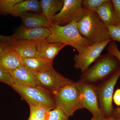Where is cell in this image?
<instances>
[{"label":"cell","instance_id":"cell-1","mask_svg":"<svg viewBox=\"0 0 120 120\" xmlns=\"http://www.w3.org/2000/svg\"><path fill=\"white\" fill-rule=\"evenodd\" d=\"M49 29L51 34L46 41L70 45L76 50L79 54L83 53L92 45L80 34L77 27V22H73L64 26L52 23Z\"/></svg>","mask_w":120,"mask_h":120},{"label":"cell","instance_id":"cell-2","mask_svg":"<svg viewBox=\"0 0 120 120\" xmlns=\"http://www.w3.org/2000/svg\"><path fill=\"white\" fill-rule=\"evenodd\" d=\"M77 26L80 34L92 45L112 41L108 28L95 11H86Z\"/></svg>","mask_w":120,"mask_h":120},{"label":"cell","instance_id":"cell-3","mask_svg":"<svg viewBox=\"0 0 120 120\" xmlns=\"http://www.w3.org/2000/svg\"><path fill=\"white\" fill-rule=\"evenodd\" d=\"M56 108L69 117L77 110L83 109L76 82L71 79L52 94Z\"/></svg>","mask_w":120,"mask_h":120},{"label":"cell","instance_id":"cell-4","mask_svg":"<svg viewBox=\"0 0 120 120\" xmlns=\"http://www.w3.org/2000/svg\"><path fill=\"white\" fill-rule=\"evenodd\" d=\"M120 68V60L108 52L101 55L92 67L82 73L80 80L90 84L102 81Z\"/></svg>","mask_w":120,"mask_h":120},{"label":"cell","instance_id":"cell-5","mask_svg":"<svg viewBox=\"0 0 120 120\" xmlns=\"http://www.w3.org/2000/svg\"><path fill=\"white\" fill-rule=\"evenodd\" d=\"M27 102L29 105H45L56 108L52 95L40 86H25L14 84L10 86Z\"/></svg>","mask_w":120,"mask_h":120},{"label":"cell","instance_id":"cell-6","mask_svg":"<svg viewBox=\"0 0 120 120\" xmlns=\"http://www.w3.org/2000/svg\"><path fill=\"white\" fill-rule=\"evenodd\" d=\"M120 77V68L97 86L99 106L104 117L112 116L114 109L112 103L114 90Z\"/></svg>","mask_w":120,"mask_h":120},{"label":"cell","instance_id":"cell-7","mask_svg":"<svg viewBox=\"0 0 120 120\" xmlns=\"http://www.w3.org/2000/svg\"><path fill=\"white\" fill-rule=\"evenodd\" d=\"M76 83L83 109L88 110L93 116L103 120L105 117L99 106L97 86L80 80Z\"/></svg>","mask_w":120,"mask_h":120},{"label":"cell","instance_id":"cell-8","mask_svg":"<svg viewBox=\"0 0 120 120\" xmlns=\"http://www.w3.org/2000/svg\"><path fill=\"white\" fill-rule=\"evenodd\" d=\"M82 2V0H64L63 8L53 17L52 23L64 26L79 22L86 12Z\"/></svg>","mask_w":120,"mask_h":120},{"label":"cell","instance_id":"cell-9","mask_svg":"<svg viewBox=\"0 0 120 120\" xmlns=\"http://www.w3.org/2000/svg\"><path fill=\"white\" fill-rule=\"evenodd\" d=\"M112 41L94 43L87 47L82 53L75 55L73 58L75 68L80 69L82 73L86 72L90 65L98 60L102 51Z\"/></svg>","mask_w":120,"mask_h":120},{"label":"cell","instance_id":"cell-10","mask_svg":"<svg viewBox=\"0 0 120 120\" xmlns=\"http://www.w3.org/2000/svg\"><path fill=\"white\" fill-rule=\"evenodd\" d=\"M36 76L39 86L52 94L69 79L58 73L53 68Z\"/></svg>","mask_w":120,"mask_h":120},{"label":"cell","instance_id":"cell-11","mask_svg":"<svg viewBox=\"0 0 120 120\" xmlns=\"http://www.w3.org/2000/svg\"><path fill=\"white\" fill-rule=\"evenodd\" d=\"M51 34L49 28L40 27L29 28L22 25L13 34L15 40L38 41L46 40Z\"/></svg>","mask_w":120,"mask_h":120},{"label":"cell","instance_id":"cell-12","mask_svg":"<svg viewBox=\"0 0 120 120\" xmlns=\"http://www.w3.org/2000/svg\"><path fill=\"white\" fill-rule=\"evenodd\" d=\"M38 57L53 63L59 52L67 45L60 43H52L46 40L35 42Z\"/></svg>","mask_w":120,"mask_h":120},{"label":"cell","instance_id":"cell-13","mask_svg":"<svg viewBox=\"0 0 120 120\" xmlns=\"http://www.w3.org/2000/svg\"><path fill=\"white\" fill-rule=\"evenodd\" d=\"M9 73L15 84L25 86H40L36 75L24 66L13 70Z\"/></svg>","mask_w":120,"mask_h":120},{"label":"cell","instance_id":"cell-14","mask_svg":"<svg viewBox=\"0 0 120 120\" xmlns=\"http://www.w3.org/2000/svg\"><path fill=\"white\" fill-rule=\"evenodd\" d=\"M23 66L22 58L9 46L0 56V67L9 73Z\"/></svg>","mask_w":120,"mask_h":120},{"label":"cell","instance_id":"cell-15","mask_svg":"<svg viewBox=\"0 0 120 120\" xmlns=\"http://www.w3.org/2000/svg\"><path fill=\"white\" fill-rule=\"evenodd\" d=\"M22 58L37 57V46L34 41L26 40H14L9 45Z\"/></svg>","mask_w":120,"mask_h":120},{"label":"cell","instance_id":"cell-16","mask_svg":"<svg viewBox=\"0 0 120 120\" xmlns=\"http://www.w3.org/2000/svg\"><path fill=\"white\" fill-rule=\"evenodd\" d=\"M95 11L107 27L119 24L116 18L112 1H107L97 8Z\"/></svg>","mask_w":120,"mask_h":120},{"label":"cell","instance_id":"cell-17","mask_svg":"<svg viewBox=\"0 0 120 120\" xmlns=\"http://www.w3.org/2000/svg\"><path fill=\"white\" fill-rule=\"evenodd\" d=\"M42 13L41 1L38 0H22L14 5L11 15L15 17H19L25 12Z\"/></svg>","mask_w":120,"mask_h":120},{"label":"cell","instance_id":"cell-18","mask_svg":"<svg viewBox=\"0 0 120 120\" xmlns=\"http://www.w3.org/2000/svg\"><path fill=\"white\" fill-rule=\"evenodd\" d=\"M20 17L22 20L23 26L27 28H49L47 19L42 13L25 12L22 14Z\"/></svg>","mask_w":120,"mask_h":120},{"label":"cell","instance_id":"cell-19","mask_svg":"<svg viewBox=\"0 0 120 120\" xmlns=\"http://www.w3.org/2000/svg\"><path fill=\"white\" fill-rule=\"evenodd\" d=\"M22 59L23 66L35 75L53 68V63L40 57H37Z\"/></svg>","mask_w":120,"mask_h":120},{"label":"cell","instance_id":"cell-20","mask_svg":"<svg viewBox=\"0 0 120 120\" xmlns=\"http://www.w3.org/2000/svg\"><path fill=\"white\" fill-rule=\"evenodd\" d=\"M42 14L47 19L50 27L54 16L62 9L64 0H41Z\"/></svg>","mask_w":120,"mask_h":120},{"label":"cell","instance_id":"cell-21","mask_svg":"<svg viewBox=\"0 0 120 120\" xmlns=\"http://www.w3.org/2000/svg\"><path fill=\"white\" fill-rule=\"evenodd\" d=\"M29 106L30 113L34 114L37 118L41 120H45L48 113L52 109H54L45 105H30Z\"/></svg>","mask_w":120,"mask_h":120},{"label":"cell","instance_id":"cell-22","mask_svg":"<svg viewBox=\"0 0 120 120\" xmlns=\"http://www.w3.org/2000/svg\"><path fill=\"white\" fill-rule=\"evenodd\" d=\"M22 0H0V15H11L15 5Z\"/></svg>","mask_w":120,"mask_h":120},{"label":"cell","instance_id":"cell-23","mask_svg":"<svg viewBox=\"0 0 120 120\" xmlns=\"http://www.w3.org/2000/svg\"><path fill=\"white\" fill-rule=\"evenodd\" d=\"M107 0H82L83 8L86 11H95Z\"/></svg>","mask_w":120,"mask_h":120},{"label":"cell","instance_id":"cell-24","mask_svg":"<svg viewBox=\"0 0 120 120\" xmlns=\"http://www.w3.org/2000/svg\"><path fill=\"white\" fill-rule=\"evenodd\" d=\"M69 118L60 109L56 108L48 113L45 120H69Z\"/></svg>","mask_w":120,"mask_h":120},{"label":"cell","instance_id":"cell-25","mask_svg":"<svg viewBox=\"0 0 120 120\" xmlns=\"http://www.w3.org/2000/svg\"><path fill=\"white\" fill-rule=\"evenodd\" d=\"M109 34L112 41L118 42L120 45V25L107 27Z\"/></svg>","mask_w":120,"mask_h":120},{"label":"cell","instance_id":"cell-26","mask_svg":"<svg viewBox=\"0 0 120 120\" xmlns=\"http://www.w3.org/2000/svg\"><path fill=\"white\" fill-rule=\"evenodd\" d=\"M108 53L116 57L120 61V50L115 42L112 41L107 47Z\"/></svg>","mask_w":120,"mask_h":120},{"label":"cell","instance_id":"cell-27","mask_svg":"<svg viewBox=\"0 0 120 120\" xmlns=\"http://www.w3.org/2000/svg\"><path fill=\"white\" fill-rule=\"evenodd\" d=\"M0 82L6 84L9 86L15 84L11 75L8 72L3 70L0 67Z\"/></svg>","mask_w":120,"mask_h":120},{"label":"cell","instance_id":"cell-28","mask_svg":"<svg viewBox=\"0 0 120 120\" xmlns=\"http://www.w3.org/2000/svg\"><path fill=\"white\" fill-rule=\"evenodd\" d=\"M116 18L120 25V0H111Z\"/></svg>","mask_w":120,"mask_h":120},{"label":"cell","instance_id":"cell-29","mask_svg":"<svg viewBox=\"0 0 120 120\" xmlns=\"http://www.w3.org/2000/svg\"><path fill=\"white\" fill-rule=\"evenodd\" d=\"M15 40L13 35L10 36H4L0 35V42L9 45Z\"/></svg>","mask_w":120,"mask_h":120},{"label":"cell","instance_id":"cell-30","mask_svg":"<svg viewBox=\"0 0 120 120\" xmlns=\"http://www.w3.org/2000/svg\"><path fill=\"white\" fill-rule=\"evenodd\" d=\"M113 101L116 105L120 106V88L116 90L114 94Z\"/></svg>","mask_w":120,"mask_h":120},{"label":"cell","instance_id":"cell-31","mask_svg":"<svg viewBox=\"0 0 120 120\" xmlns=\"http://www.w3.org/2000/svg\"><path fill=\"white\" fill-rule=\"evenodd\" d=\"M112 116L117 120H120V107L114 108Z\"/></svg>","mask_w":120,"mask_h":120},{"label":"cell","instance_id":"cell-32","mask_svg":"<svg viewBox=\"0 0 120 120\" xmlns=\"http://www.w3.org/2000/svg\"><path fill=\"white\" fill-rule=\"evenodd\" d=\"M9 45L7 43L0 42V56L8 47Z\"/></svg>","mask_w":120,"mask_h":120},{"label":"cell","instance_id":"cell-33","mask_svg":"<svg viewBox=\"0 0 120 120\" xmlns=\"http://www.w3.org/2000/svg\"><path fill=\"white\" fill-rule=\"evenodd\" d=\"M27 120H41L37 118L32 113H30L29 118Z\"/></svg>","mask_w":120,"mask_h":120},{"label":"cell","instance_id":"cell-34","mask_svg":"<svg viewBox=\"0 0 120 120\" xmlns=\"http://www.w3.org/2000/svg\"><path fill=\"white\" fill-rule=\"evenodd\" d=\"M103 120H117L113 116H111L107 117H105Z\"/></svg>","mask_w":120,"mask_h":120},{"label":"cell","instance_id":"cell-35","mask_svg":"<svg viewBox=\"0 0 120 120\" xmlns=\"http://www.w3.org/2000/svg\"><path fill=\"white\" fill-rule=\"evenodd\" d=\"M91 120H99V119H98V118H95V117H94L92 116V118H91Z\"/></svg>","mask_w":120,"mask_h":120}]
</instances>
